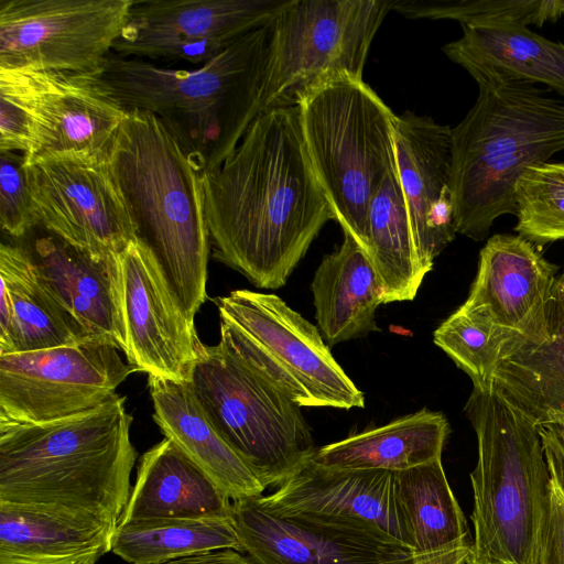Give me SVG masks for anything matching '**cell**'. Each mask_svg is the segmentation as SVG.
Segmentation results:
<instances>
[{
  "label": "cell",
  "instance_id": "obj_1",
  "mask_svg": "<svg viewBox=\"0 0 564 564\" xmlns=\"http://www.w3.org/2000/svg\"><path fill=\"white\" fill-rule=\"evenodd\" d=\"M213 257L260 289L282 288L334 215L296 105L260 112L236 150L202 175Z\"/></svg>",
  "mask_w": 564,
  "mask_h": 564
},
{
  "label": "cell",
  "instance_id": "obj_2",
  "mask_svg": "<svg viewBox=\"0 0 564 564\" xmlns=\"http://www.w3.org/2000/svg\"><path fill=\"white\" fill-rule=\"evenodd\" d=\"M126 398L47 423L0 422V505L117 527L137 458Z\"/></svg>",
  "mask_w": 564,
  "mask_h": 564
},
{
  "label": "cell",
  "instance_id": "obj_3",
  "mask_svg": "<svg viewBox=\"0 0 564 564\" xmlns=\"http://www.w3.org/2000/svg\"><path fill=\"white\" fill-rule=\"evenodd\" d=\"M271 23L197 69H171L111 53L99 73L126 109L155 115L200 175L224 163L261 112Z\"/></svg>",
  "mask_w": 564,
  "mask_h": 564
},
{
  "label": "cell",
  "instance_id": "obj_4",
  "mask_svg": "<svg viewBox=\"0 0 564 564\" xmlns=\"http://www.w3.org/2000/svg\"><path fill=\"white\" fill-rule=\"evenodd\" d=\"M135 240L154 257L194 321L206 300L210 252L202 175L153 113L127 109L107 153Z\"/></svg>",
  "mask_w": 564,
  "mask_h": 564
},
{
  "label": "cell",
  "instance_id": "obj_5",
  "mask_svg": "<svg viewBox=\"0 0 564 564\" xmlns=\"http://www.w3.org/2000/svg\"><path fill=\"white\" fill-rule=\"evenodd\" d=\"M564 150V99L529 83L479 86L452 129L451 191L456 232L484 240L494 221L517 213L522 174Z\"/></svg>",
  "mask_w": 564,
  "mask_h": 564
},
{
  "label": "cell",
  "instance_id": "obj_6",
  "mask_svg": "<svg viewBox=\"0 0 564 564\" xmlns=\"http://www.w3.org/2000/svg\"><path fill=\"white\" fill-rule=\"evenodd\" d=\"M465 412L478 449L466 564H539L551 479L539 427L490 386L473 388Z\"/></svg>",
  "mask_w": 564,
  "mask_h": 564
},
{
  "label": "cell",
  "instance_id": "obj_7",
  "mask_svg": "<svg viewBox=\"0 0 564 564\" xmlns=\"http://www.w3.org/2000/svg\"><path fill=\"white\" fill-rule=\"evenodd\" d=\"M303 141L334 219L366 251L371 198L397 167L392 110L364 82L338 76L296 101Z\"/></svg>",
  "mask_w": 564,
  "mask_h": 564
},
{
  "label": "cell",
  "instance_id": "obj_8",
  "mask_svg": "<svg viewBox=\"0 0 564 564\" xmlns=\"http://www.w3.org/2000/svg\"><path fill=\"white\" fill-rule=\"evenodd\" d=\"M191 388L210 422L263 486H280L316 451L300 406L220 343L202 345Z\"/></svg>",
  "mask_w": 564,
  "mask_h": 564
},
{
  "label": "cell",
  "instance_id": "obj_9",
  "mask_svg": "<svg viewBox=\"0 0 564 564\" xmlns=\"http://www.w3.org/2000/svg\"><path fill=\"white\" fill-rule=\"evenodd\" d=\"M391 0H290L271 22L261 112L338 76L362 79L372 40Z\"/></svg>",
  "mask_w": 564,
  "mask_h": 564
},
{
  "label": "cell",
  "instance_id": "obj_10",
  "mask_svg": "<svg viewBox=\"0 0 564 564\" xmlns=\"http://www.w3.org/2000/svg\"><path fill=\"white\" fill-rule=\"evenodd\" d=\"M133 0H0V68L99 74Z\"/></svg>",
  "mask_w": 564,
  "mask_h": 564
},
{
  "label": "cell",
  "instance_id": "obj_11",
  "mask_svg": "<svg viewBox=\"0 0 564 564\" xmlns=\"http://www.w3.org/2000/svg\"><path fill=\"white\" fill-rule=\"evenodd\" d=\"M135 372L110 344L0 355V422L47 423L109 401Z\"/></svg>",
  "mask_w": 564,
  "mask_h": 564
},
{
  "label": "cell",
  "instance_id": "obj_12",
  "mask_svg": "<svg viewBox=\"0 0 564 564\" xmlns=\"http://www.w3.org/2000/svg\"><path fill=\"white\" fill-rule=\"evenodd\" d=\"M39 226L96 259L117 258L135 240L107 155L67 153L24 163Z\"/></svg>",
  "mask_w": 564,
  "mask_h": 564
},
{
  "label": "cell",
  "instance_id": "obj_13",
  "mask_svg": "<svg viewBox=\"0 0 564 564\" xmlns=\"http://www.w3.org/2000/svg\"><path fill=\"white\" fill-rule=\"evenodd\" d=\"M0 90L28 116L24 163L67 153L106 156L127 111L99 74L0 68Z\"/></svg>",
  "mask_w": 564,
  "mask_h": 564
},
{
  "label": "cell",
  "instance_id": "obj_14",
  "mask_svg": "<svg viewBox=\"0 0 564 564\" xmlns=\"http://www.w3.org/2000/svg\"><path fill=\"white\" fill-rule=\"evenodd\" d=\"M231 523L256 564H409L414 552L369 527L338 518L273 511L257 497L232 501Z\"/></svg>",
  "mask_w": 564,
  "mask_h": 564
},
{
  "label": "cell",
  "instance_id": "obj_15",
  "mask_svg": "<svg viewBox=\"0 0 564 564\" xmlns=\"http://www.w3.org/2000/svg\"><path fill=\"white\" fill-rule=\"evenodd\" d=\"M290 0H133L113 46L124 56L206 63L272 22Z\"/></svg>",
  "mask_w": 564,
  "mask_h": 564
},
{
  "label": "cell",
  "instance_id": "obj_16",
  "mask_svg": "<svg viewBox=\"0 0 564 564\" xmlns=\"http://www.w3.org/2000/svg\"><path fill=\"white\" fill-rule=\"evenodd\" d=\"M214 301L220 319L250 336L302 389L312 406H365L364 393L334 359L319 329L278 295L235 290Z\"/></svg>",
  "mask_w": 564,
  "mask_h": 564
},
{
  "label": "cell",
  "instance_id": "obj_17",
  "mask_svg": "<svg viewBox=\"0 0 564 564\" xmlns=\"http://www.w3.org/2000/svg\"><path fill=\"white\" fill-rule=\"evenodd\" d=\"M119 296L128 365L189 382L203 343L170 290L152 253L138 240L118 256Z\"/></svg>",
  "mask_w": 564,
  "mask_h": 564
},
{
  "label": "cell",
  "instance_id": "obj_18",
  "mask_svg": "<svg viewBox=\"0 0 564 564\" xmlns=\"http://www.w3.org/2000/svg\"><path fill=\"white\" fill-rule=\"evenodd\" d=\"M557 268L520 235H495L479 253L476 278L460 312L516 334L524 345L543 341Z\"/></svg>",
  "mask_w": 564,
  "mask_h": 564
},
{
  "label": "cell",
  "instance_id": "obj_19",
  "mask_svg": "<svg viewBox=\"0 0 564 564\" xmlns=\"http://www.w3.org/2000/svg\"><path fill=\"white\" fill-rule=\"evenodd\" d=\"M393 139L414 247L426 275L457 234L451 191L452 128L405 111L395 116Z\"/></svg>",
  "mask_w": 564,
  "mask_h": 564
},
{
  "label": "cell",
  "instance_id": "obj_20",
  "mask_svg": "<svg viewBox=\"0 0 564 564\" xmlns=\"http://www.w3.org/2000/svg\"><path fill=\"white\" fill-rule=\"evenodd\" d=\"M257 499L273 511L352 521L413 551L397 497L394 473L389 470L329 468L310 459L274 492Z\"/></svg>",
  "mask_w": 564,
  "mask_h": 564
},
{
  "label": "cell",
  "instance_id": "obj_21",
  "mask_svg": "<svg viewBox=\"0 0 564 564\" xmlns=\"http://www.w3.org/2000/svg\"><path fill=\"white\" fill-rule=\"evenodd\" d=\"M28 251L88 339L110 344L126 352L118 257L96 259L50 232L36 238Z\"/></svg>",
  "mask_w": 564,
  "mask_h": 564
},
{
  "label": "cell",
  "instance_id": "obj_22",
  "mask_svg": "<svg viewBox=\"0 0 564 564\" xmlns=\"http://www.w3.org/2000/svg\"><path fill=\"white\" fill-rule=\"evenodd\" d=\"M0 355L88 341L55 296L28 249L0 246Z\"/></svg>",
  "mask_w": 564,
  "mask_h": 564
},
{
  "label": "cell",
  "instance_id": "obj_23",
  "mask_svg": "<svg viewBox=\"0 0 564 564\" xmlns=\"http://www.w3.org/2000/svg\"><path fill=\"white\" fill-rule=\"evenodd\" d=\"M148 386L153 420L163 435L231 501L262 495L265 487L210 422L189 382L148 376Z\"/></svg>",
  "mask_w": 564,
  "mask_h": 564
},
{
  "label": "cell",
  "instance_id": "obj_24",
  "mask_svg": "<svg viewBox=\"0 0 564 564\" xmlns=\"http://www.w3.org/2000/svg\"><path fill=\"white\" fill-rule=\"evenodd\" d=\"M463 35L443 46L478 86L541 83L564 95V44L525 25H462Z\"/></svg>",
  "mask_w": 564,
  "mask_h": 564
},
{
  "label": "cell",
  "instance_id": "obj_25",
  "mask_svg": "<svg viewBox=\"0 0 564 564\" xmlns=\"http://www.w3.org/2000/svg\"><path fill=\"white\" fill-rule=\"evenodd\" d=\"M231 499L164 437L141 456L119 522L167 518L231 521Z\"/></svg>",
  "mask_w": 564,
  "mask_h": 564
},
{
  "label": "cell",
  "instance_id": "obj_26",
  "mask_svg": "<svg viewBox=\"0 0 564 564\" xmlns=\"http://www.w3.org/2000/svg\"><path fill=\"white\" fill-rule=\"evenodd\" d=\"M311 290L316 321L327 346L377 330L375 317L384 293L364 248L348 234L341 246L321 261Z\"/></svg>",
  "mask_w": 564,
  "mask_h": 564
},
{
  "label": "cell",
  "instance_id": "obj_27",
  "mask_svg": "<svg viewBox=\"0 0 564 564\" xmlns=\"http://www.w3.org/2000/svg\"><path fill=\"white\" fill-rule=\"evenodd\" d=\"M547 337L501 360L490 387L535 425L564 419V272L549 304Z\"/></svg>",
  "mask_w": 564,
  "mask_h": 564
},
{
  "label": "cell",
  "instance_id": "obj_28",
  "mask_svg": "<svg viewBox=\"0 0 564 564\" xmlns=\"http://www.w3.org/2000/svg\"><path fill=\"white\" fill-rule=\"evenodd\" d=\"M115 527L0 505V564H97Z\"/></svg>",
  "mask_w": 564,
  "mask_h": 564
},
{
  "label": "cell",
  "instance_id": "obj_29",
  "mask_svg": "<svg viewBox=\"0 0 564 564\" xmlns=\"http://www.w3.org/2000/svg\"><path fill=\"white\" fill-rule=\"evenodd\" d=\"M448 431L443 413L423 409L316 448L311 460L329 468L402 471L441 459Z\"/></svg>",
  "mask_w": 564,
  "mask_h": 564
},
{
  "label": "cell",
  "instance_id": "obj_30",
  "mask_svg": "<svg viewBox=\"0 0 564 564\" xmlns=\"http://www.w3.org/2000/svg\"><path fill=\"white\" fill-rule=\"evenodd\" d=\"M366 252L380 279L384 304L415 297L425 274L417 260L397 167L387 175L370 200Z\"/></svg>",
  "mask_w": 564,
  "mask_h": 564
},
{
  "label": "cell",
  "instance_id": "obj_31",
  "mask_svg": "<svg viewBox=\"0 0 564 564\" xmlns=\"http://www.w3.org/2000/svg\"><path fill=\"white\" fill-rule=\"evenodd\" d=\"M394 482L415 556L470 545L466 519L442 459L397 471Z\"/></svg>",
  "mask_w": 564,
  "mask_h": 564
},
{
  "label": "cell",
  "instance_id": "obj_32",
  "mask_svg": "<svg viewBox=\"0 0 564 564\" xmlns=\"http://www.w3.org/2000/svg\"><path fill=\"white\" fill-rule=\"evenodd\" d=\"M220 550L241 551L231 521L147 519L119 522L111 552L131 564H163Z\"/></svg>",
  "mask_w": 564,
  "mask_h": 564
},
{
  "label": "cell",
  "instance_id": "obj_33",
  "mask_svg": "<svg viewBox=\"0 0 564 564\" xmlns=\"http://www.w3.org/2000/svg\"><path fill=\"white\" fill-rule=\"evenodd\" d=\"M433 340L479 388L490 386L498 364L525 344L459 310L435 329Z\"/></svg>",
  "mask_w": 564,
  "mask_h": 564
},
{
  "label": "cell",
  "instance_id": "obj_34",
  "mask_svg": "<svg viewBox=\"0 0 564 564\" xmlns=\"http://www.w3.org/2000/svg\"><path fill=\"white\" fill-rule=\"evenodd\" d=\"M391 10L410 19H449L468 26H542L564 15V0H391Z\"/></svg>",
  "mask_w": 564,
  "mask_h": 564
},
{
  "label": "cell",
  "instance_id": "obj_35",
  "mask_svg": "<svg viewBox=\"0 0 564 564\" xmlns=\"http://www.w3.org/2000/svg\"><path fill=\"white\" fill-rule=\"evenodd\" d=\"M514 230L534 245L564 239V163L527 170L516 188Z\"/></svg>",
  "mask_w": 564,
  "mask_h": 564
},
{
  "label": "cell",
  "instance_id": "obj_36",
  "mask_svg": "<svg viewBox=\"0 0 564 564\" xmlns=\"http://www.w3.org/2000/svg\"><path fill=\"white\" fill-rule=\"evenodd\" d=\"M0 223L8 235L20 238L39 226L29 189L24 156L0 152Z\"/></svg>",
  "mask_w": 564,
  "mask_h": 564
},
{
  "label": "cell",
  "instance_id": "obj_37",
  "mask_svg": "<svg viewBox=\"0 0 564 564\" xmlns=\"http://www.w3.org/2000/svg\"><path fill=\"white\" fill-rule=\"evenodd\" d=\"M539 564H564V484L550 470Z\"/></svg>",
  "mask_w": 564,
  "mask_h": 564
},
{
  "label": "cell",
  "instance_id": "obj_38",
  "mask_svg": "<svg viewBox=\"0 0 564 564\" xmlns=\"http://www.w3.org/2000/svg\"><path fill=\"white\" fill-rule=\"evenodd\" d=\"M31 148L30 123L19 102L0 90V152L26 155Z\"/></svg>",
  "mask_w": 564,
  "mask_h": 564
},
{
  "label": "cell",
  "instance_id": "obj_39",
  "mask_svg": "<svg viewBox=\"0 0 564 564\" xmlns=\"http://www.w3.org/2000/svg\"><path fill=\"white\" fill-rule=\"evenodd\" d=\"M538 427L549 468L564 484V419Z\"/></svg>",
  "mask_w": 564,
  "mask_h": 564
},
{
  "label": "cell",
  "instance_id": "obj_40",
  "mask_svg": "<svg viewBox=\"0 0 564 564\" xmlns=\"http://www.w3.org/2000/svg\"><path fill=\"white\" fill-rule=\"evenodd\" d=\"M163 564H256L250 557L235 550H220L197 554Z\"/></svg>",
  "mask_w": 564,
  "mask_h": 564
},
{
  "label": "cell",
  "instance_id": "obj_41",
  "mask_svg": "<svg viewBox=\"0 0 564 564\" xmlns=\"http://www.w3.org/2000/svg\"><path fill=\"white\" fill-rule=\"evenodd\" d=\"M470 553V545L441 553L415 556L409 564H466Z\"/></svg>",
  "mask_w": 564,
  "mask_h": 564
}]
</instances>
